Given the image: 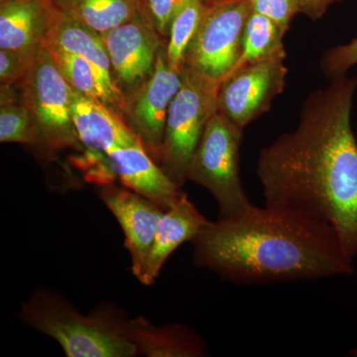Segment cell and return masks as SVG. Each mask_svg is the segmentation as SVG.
<instances>
[{"mask_svg": "<svg viewBox=\"0 0 357 357\" xmlns=\"http://www.w3.org/2000/svg\"><path fill=\"white\" fill-rule=\"evenodd\" d=\"M356 77L331 79L307 96L297 128L258 156L265 204L328 223L345 252L357 255V140L351 112Z\"/></svg>", "mask_w": 357, "mask_h": 357, "instance_id": "cell-1", "label": "cell"}, {"mask_svg": "<svg viewBox=\"0 0 357 357\" xmlns=\"http://www.w3.org/2000/svg\"><path fill=\"white\" fill-rule=\"evenodd\" d=\"M194 261L225 280L252 286L312 281L354 273L328 223L277 206H251L210 222L192 241Z\"/></svg>", "mask_w": 357, "mask_h": 357, "instance_id": "cell-2", "label": "cell"}, {"mask_svg": "<svg viewBox=\"0 0 357 357\" xmlns=\"http://www.w3.org/2000/svg\"><path fill=\"white\" fill-rule=\"evenodd\" d=\"M20 318L57 340L69 357L138 356L129 337L128 319L107 307L82 314L58 294L39 290L23 304Z\"/></svg>", "mask_w": 357, "mask_h": 357, "instance_id": "cell-3", "label": "cell"}, {"mask_svg": "<svg viewBox=\"0 0 357 357\" xmlns=\"http://www.w3.org/2000/svg\"><path fill=\"white\" fill-rule=\"evenodd\" d=\"M243 129L222 112H215L206 123L192 155L188 181L211 192L220 218H229L252 206L239 175V149Z\"/></svg>", "mask_w": 357, "mask_h": 357, "instance_id": "cell-4", "label": "cell"}, {"mask_svg": "<svg viewBox=\"0 0 357 357\" xmlns=\"http://www.w3.org/2000/svg\"><path fill=\"white\" fill-rule=\"evenodd\" d=\"M183 83L167 117L158 164L174 184L182 188L202 134L218 112L220 84L182 69Z\"/></svg>", "mask_w": 357, "mask_h": 357, "instance_id": "cell-5", "label": "cell"}, {"mask_svg": "<svg viewBox=\"0 0 357 357\" xmlns=\"http://www.w3.org/2000/svg\"><path fill=\"white\" fill-rule=\"evenodd\" d=\"M16 86L38 130L41 150L53 154L61 150L81 149L70 112L72 88L46 47L40 49Z\"/></svg>", "mask_w": 357, "mask_h": 357, "instance_id": "cell-6", "label": "cell"}, {"mask_svg": "<svg viewBox=\"0 0 357 357\" xmlns=\"http://www.w3.org/2000/svg\"><path fill=\"white\" fill-rule=\"evenodd\" d=\"M252 11L248 0L206 6L187 50L182 69L220 84L241 56L244 26Z\"/></svg>", "mask_w": 357, "mask_h": 357, "instance_id": "cell-7", "label": "cell"}, {"mask_svg": "<svg viewBox=\"0 0 357 357\" xmlns=\"http://www.w3.org/2000/svg\"><path fill=\"white\" fill-rule=\"evenodd\" d=\"M166 45L160 49L151 76L126 95L123 119L158 163L171 102L183 83L182 70L172 69Z\"/></svg>", "mask_w": 357, "mask_h": 357, "instance_id": "cell-8", "label": "cell"}, {"mask_svg": "<svg viewBox=\"0 0 357 357\" xmlns=\"http://www.w3.org/2000/svg\"><path fill=\"white\" fill-rule=\"evenodd\" d=\"M285 60L267 61L236 68L220 83L218 112L244 129L267 112L285 88Z\"/></svg>", "mask_w": 357, "mask_h": 357, "instance_id": "cell-9", "label": "cell"}, {"mask_svg": "<svg viewBox=\"0 0 357 357\" xmlns=\"http://www.w3.org/2000/svg\"><path fill=\"white\" fill-rule=\"evenodd\" d=\"M112 76L124 96L151 76L160 49L167 40L138 13L133 20L102 34Z\"/></svg>", "mask_w": 357, "mask_h": 357, "instance_id": "cell-10", "label": "cell"}, {"mask_svg": "<svg viewBox=\"0 0 357 357\" xmlns=\"http://www.w3.org/2000/svg\"><path fill=\"white\" fill-rule=\"evenodd\" d=\"M103 204L116 218L124 234V245L131 259V269L137 278L142 271L163 208L124 185H107L98 192Z\"/></svg>", "mask_w": 357, "mask_h": 357, "instance_id": "cell-11", "label": "cell"}, {"mask_svg": "<svg viewBox=\"0 0 357 357\" xmlns=\"http://www.w3.org/2000/svg\"><path fill=\"white\" fill-rule=\"evenodd\" d=\"M105 155L122 185L151 199L164 210L184 192L162 170L140 140L129 146L115 148Z\"/></svg>", "mask_w": 357, "mask_h": 357, "instance_id": "cell-12", "label": "cell"}, {"mask_svg": "<svg viewBox=\"0 0 357 357\" xmlns=\"http://www.w3.org/2000/svg\"><path fill=\"white\" fill-rule=\"evenodd\" d=\"M70 112L79 142L93 151L107 154L139 141L121 114L73 88Z\"/></svg>", "mask_w": 357, "mask_h": 357, "instance_id": "cell-13", "label": "cell"}, {"mask_svg": "<svg viewBox=\"0 0 357 357\" xmlns=\"http://www.w3.org/2000/svg\"><path fill=\"white\" fill-rule=\"evenodd\" d=\"M57 10L53 0H0V49L38 53Z\"/></svg>", "mask_w": 357, "mask_h": 357, "instance_id": "cell-14", "label": "cell"}, {"mask_svg": "<svg viewBox=\"0 0 357 357\" xmlns=\"http://www.w3.org/2000/svg\"><path fill=\"white\" fill-rule=\"evenodd\" d=\"M210 223L197 206L183 192L180 198L164 211L153 244L142 271L137 277L140 283L151 285L159 276L169 256L187 241H191Z\"/></svg>", "mask_w": 357, "mask_h": 357, "instance_id": "cell-15", "label": "cell"}, {"mask_svg": "<svg viewBox=\"0 0 357 357\" xmlns=\"http://www.w3.org/2000/svg\"><path fill=\"white\" fill-rule=\"evenodd\" d=\"M129 337L137 354L147 357H202L208 356L204 338L187 326H155L142 317L128 319Z\"/></svg>", "mask_w": 357, "mask_h": 357, "instance_id": "cell-16", "label": "cell"}, {"mask_svg": "<svg viewBox=\"0 0 357 357\" xmlns=\"http://www.w3.org/2000/svg\"><path fill=\"white\" fill-rule=\"evenodd\" d=\"M58 9V8H57ZM44 46L70 52L89 60L110 86L119 89L102 35L57 10Z\"/></svg>", "mask_w": 357, "mask_h": 357, "instance_id": "cell-17", "label": "cell"}, {"mask_svg": "<svg viewBox=\"0 0 357 357\" xmlns=\"http://www.w3.org/2000/svg\"><path fill=\"white\" fill-rule=\"evenodd\" d=\"M45 47L50 52L59 70L73 89L89 98L105 103L123 117L126 96L121 89L107 84L95 66L82 56Z\"/></svg>", "mask_w": 357, "mask_h": 357, "instance_id": "cell-18", "label": "cell"}, {"mask_svg": "<svg viewBox=\"0 0 357 357\" xmlns=\"http://www.w3.org/2000/svg\"><path fill=\"white\" fill-rule=\"evenodd\" d=\"M53 2L61 13L100 35L133 20L139 13V0H53Z\"/></svg>", "mask_w": 357, "mask_h": 357, "instance_id": "cell-19", "label": "cell"}, {"mask_svg": "<svg viewBox=\"0 0 357 357\" xmlns=\"http://www.w3.org/2000/svg\"><path fill=\"white\" fill-rule=\"evenodd\" d=\"M285 33V30L267 16L251 11L244 26L243 49L236 69L267 61L285 60L283 42Z\"/></svg>", "mask_w": 357, "mask_h": 357, "instance_id": "cell-20", "label": "cell"}, {"mask_svg": "<svg viewBox=\"0 0 357 357\" xmlns=\"http://www.w3.org/2000/svg\"><path fill=\"white\" fill-rule=\"evenodd\" d=\"M0 141L41 149L38 130L16 86L0 88Z\"/></svg>", "mask_w": 357, "mask_h": 357, "instance_id": "cell-21", "label": "cell"}, {"mask_svg": "<svg viewBox=\"0 0 357 357\" xmlns=\"http://www.w3.org/2000/svg\"><path fill=\"white\" fill-rule=\"evenodd\" d=\"M204 8L203 0H188L176 14L166 45L167 59L172 69L182 70L185 52L198 29Z\"/></svg>", "mask_w": 357, "mask_h": 357, "instance_id": "cell-22", "label": "cell"}, {"mask_svg": "<svg viewBox=\"0 0 357 357\" xmlns=\"http://www.w3.org/2000/svg\"><path fill=\"white\" fill-rule=\"evenodd\" d=\"M188 0H139V13L160 36L168 40L176 14Z\"/></svg>", "mask_w": 357, "mask_h": 357, "instance_id": "cell-23", "label": "cell"}, {"mask_svg": "<svg viewBox=\"0 0 357 357\" xmlns=\"http://www.w3.org/2000/svg\"><path fill=\"white\" fill-rule=\"evenodd\" d=\"M37 54L25 53L11 49H0L1 86H13L20 84L31 67Z\"/></svg>", "mask_w": 357, "mask_h": 357, "instance_id": "cell-24", "label": "cell"}, {"mask_svg": "<svg viewBox=\"0 0 357 357\" xmlns=\"http://www.w3.org/2000/svg\"><path fill=\"white\" fill-rule=\"evenodd\" d=\"M357 65V37L349 43L338 45L326 51L321 59V67L328 79L344 76L347 70Z\"/></svg>", "mask_w": 357, "mask_h": 357, "instance_id": "cell-25", "label": "cell"}, {"mask_svg": "<svg viewBox=\"0 0 357 357\" xmlns=\"http://www.w3.org/2000/svg\"><path fill=\"white\" fill-rule=\"evenodd\" d=\"M255 13L275 21L287 32L293 18L301 13L302 0H248Z\"/></svg>", "mask_w": 357, "mask_h": 357, "instance_id": "cell-26", "label": "cell"}, {"mask_svg": "<svg viewBox=\"0 0 357 357\" xmlns=\"http://www.w3.org/2000/svg\"><path fill=\"white\" fill-rule=\"evenodd\" d=\"M337 0H302L301 13L309 16L311 20H319L325 14L326 9Z\"/></svg>", "mask_w": 357, "mask_h": 357, "instance_id": "cell-27", "label": "cell"}, {"mask_svg": "<svg viewBox=\"0 0 357 357\" xmlns=\"http://www.w3.org/2000/svg\"><path fill=\"white\" fill-rule=\"evenodd\" d=\"M231 1V0H203L206 6H211V4L222 3V2Z\"/></svg>", "mask_w": 357, "mask_h": 357, "instance_id": "cell-28", "label": "cell"}]
</instances>
